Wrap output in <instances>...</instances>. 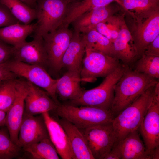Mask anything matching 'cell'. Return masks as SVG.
<instances>
[{
  "instance_id": "1",
  "label": "cell",
  "mask_w": 159,
  "mask_h": 159,
  "mask_svg": "<svg viewBox=\"0 0 159 159\" xmlns=\"http://www.w3.org/2000/svg\"><path fill=\"white\" fill-rule=\"evenodd\" d=\"M158 82L156 79L129 67L114 87V98L111 109L114 117Z\"/></svg>"
},
{
  "instance_id": "2",
  "label": "cell",
  "mask_w": 159,
  "mask_h": 159,
  "mask_svg": "<svg viewBox=\"0 0 159 159\" xmlns=\"http://www.w3.org/2000/svg\"><path fill=\"white\" fill-rule=\"evenodd\" d=\"M155 85L146 90L113 119L112 125L118 142L132 132L138 130L152 102Z\"/></svg>"
},
{
  "instance_id": "3",
  "label": "cell",
  "mask_w": 159,
  "mask_h": 159,
  "mask_svg": "<svg viewBox=\"0 0 159 159\" xmlns=\"http://www.w3.org/2000/svg\"><path fill=\"white\" fill-rule=\"evenodd\" d=\"M129 68L127 65L120 63L112 72L105 77L100 85L90 90H83L77 99L68 101L66 104L77 106H92L111 111L115 86Z\"/></svg>"
},
{
  "instance_id": "4",
  "label": "cell",
  "mask_w": 159,
  "mask_h": 159,
  "mask_svg": "<svg viewBox=\"0 0 159 159\" xmlns=\"http://www.w3.org/2000/svg\"><path fill=\"white\" fill-rule=\"evenodd\" d=\"M54 111L57 116L80 129L111 123L114 118L111 111L92 106L60 103Z\"/></svg>"
},
{
  "instance_id": "5",
  "label": "cell",
  "mask_w": 159,
  "mask_h": 159,
  "mask_svg": "<svg viewBox=\"0 0 159 159\" xmlns=\"http://www.w3.org/2000/svg\"><path fill=\"white\" fill-rule=\"evenodd\" d=\"M37 1L34 35L42 37L61 26L66 15L68 4L64 0Z\"/></svg>"
},
{
  "instance_id": "6",
  "label": "cell",
  "mask_w": 159,
  "mask_h": 159,
  "mask_svg": "<svg viewBox=\"0 0 159 159\" xmlns=\"http://www.w3.org/2000/svg\"><path fill=\"white\" fill-rule=\"evenodd\" d=\"M4 67L17 77L26 79L35 86L43 89L57 104H60L56 93L57 79L52 78L46 69L38 65L30 64L11 59L3 64Z\"/></svg>"
},
{
  "instance_id": "7",
  "label": "cell",
  "mask_w": 159,
  "mask_h": 159,
  "mask_svg": "<svg viewBox=\"0 0 159 159\" xmlns=\"http://www.w3.org/2000/svg\"><path fill=\"white\" fill-rule=\"evenodd\" d=\"M120 64L117 58L100 52L85 48L80 73L81 81L94 82L98 77H105Z\"/></svg>"
},
{
  "instance_id": "8",
  "label": "cell",
  "mask_w": 159,
  "mask_h": 159,
  "mask_svg": "<svg viewBox=\"0 0 159 159\" xmlns=\"http://www.w3.org/2000/svg\"><path fill=\"white\" fill-rule=\"evenodd\" d=\"M80 129L94 159H104L118 142L112 122Z\"/></svg>"
},
{
  "instance_id": "9",
  "label": "cell",
  "mask_w": 159,
  "mask_h": 159,
  "mask_svg": "<svg viewBox=\"0 0 159 159\" xmlns=\"http://www.w3.org/2000/svg\"><path fill=\"white\" fill-rule=\"evenodd\" d=\"M73 32L68 27H60L42 37L48 55L49 67L56 72L62 70V59Z\"/></svg>"
},
{
  "instance_id": "10",
  "label": "cell",
  "mask_w": 159,
  "mask_h": 159,
  "mask_svg": "<svg viewBox=\"0 0 159 159\" xmlns=\"http://www.w3.org/2000/svg\"><path fill=\"white\" fill-rule=\"evenodd\" d=\"M149 157L159 146V91H154L151 103L138 130Z\"/></svg>"
},
{
  "instance_id": "11",
  "label": "cell",
  "mask_w": 159,
  "mask_h": 159,
  "mask_svg": "<svg viewBox=\"0 0 159 159\" xmlns=\"http://www.w3.org/2000/svg\"><path fill=\"white\" fill-rule=\"evenodd\" d=\"M13 59L26 64L49 67L48 57L42 37L34 35L32 40L13 47Z\"/></svg>"
},
{
  "instance_id": "12",
  "label": "cell",
  "mask_w": 159,
  "mask_h": 159,
  "mask_svg": "<svg viewBox=\"0 0 159 159\" xmlns=\"http://www.w3.org/2000/svg\"><path fill=\"white\" fill-rule=\"evenodd\" d=\"M16 97L12 105L6 112L5 126L10 138L17 144L19 129L24 112L25 99L29 86L27 81L16 80Z\"/></svg>"
},
{
  "instance_id": "13",
  "label": "cell",
  "mask_w": 159,
  "mask_h": 159,
  "mask_svg": "<svg viewBox=\"0 0 159 159\" xmlns=\"http://www.w3.org/2000/svg\"><path fill=\"white\" fill-rule=\"evenodd\" d=\"M48 138L47 128L42 114L35 116L24 114L17 143L19 147L23 149Z\"/></svg>"
},
{
  "instance_id": "14",
  "label": "cell",
  "mask_w": 159,
  "mask_h": 159,
  "mask_svg": "<svg viewBox=\"0 0 159 159\" xmlns=\"http://www.w3.org/2000/svg\"><path fill=\"white\" fill-rule=\"evenodd\" d=\"M133 30L131 33L139 58L148 45L159 35V10L142 21L135 23Z\"/></svg>"
},
{
  "instance_id": "15",
  "label": "cell",
  "mask_w": 159,
  "mask_h": 159,
  "mask_svg": "<svg viewBox=\"0 0 159 159\" xmlns=\"http://www.w3.org/2000/svg\"><path fill=\"white\" fill-rule=\"evenodd\" d=\"M121 8L117 3H112L87 11L79 16L71 24L74 31L83 33L93 29L99 23L115 14L120 10Z\"/></svg>"
},
{
  "instance_id": "16",
  "label": "cell",
  "mask_w": 159,
  "mask_h": 159,
  "mask_svg": "<svg viewBox=\"0 0 159 159\" xmlns=\"http://www.w3.org/2000/svg\"><path fill=\"white\" fill-rule=\"evenodd\" d=\"M29 90L25 99L24 113L30 115L54 111L59 104L45 90L28 82Z\"/></svg>"
},
{
  "instance_id": "17",
  "label": "cell",
  "mask_w": 159,
  "mask_h": 159,
  "mask_svg": "<svg viewBox=\"0 0 159 159\" xmlns=\"http://www.w3.org/2000/svg\"><path fill=\"white\" fill-rule=\"evenodd\" d=\"M47 130L49 137L59 155L63 159H74L67 135L58 122L49 112L42 114Z\"/></svg>"
},
{
  "instance_id": "18",
  "label": "cell",
  "mask_w": 159,
  "mask_h": 159,
  "mask_svg": "<svg viewBox=\"0 0 159 159\" xmlns=\"http://www.w3.org/2000/svg\"><path fill=\"white\" fill-rule=\"evenodd\" d=\"M113 57L127 65L138 58L133 37L125 21L112 43Z\"/></svg>"
},
{
  "instance_id": "19",
  "label": "cell",
  "mask_w": 159,
  "mask_h": 159,
  "mask_svg": "<svg viewBox=\"0 0 159 159\" xmlns=\"http://www.w3.org/2000/svg\"><path fill=\"white\" fill-rule=\"evenodd\" d=\"M85 52L81 33L73 31L69 44L62 59V69L64 68L67 71L80 73Z\"/></svg>"
},
{
  "instance_id": "20",
  "label": "cell",
  "mask_w": 159,
  "mask_h": 159,
  "mask_svg": "<svg viewBox=\"0 0 159 159\" xmlns=\"http://www.w3.org/2000/svg\"><path fill=\"white\" fill-rule=\"evenodd\" d=\"M57 120L67 135L74 159H94L80 129L64 118Z\"/></svg>"
},
{
  "instance_id": "21",
  "label": "cell",
  "mask_w": 159,
  "mask_h": 159,
  "mask_svg": "<svg viewBox=\"0 0 159 159\" xmlns=\"http://www.w3.org/2000/svg\"><path fill=\"white\" fill-rule=\"evenodd\" d=\"M80 73L67 71L57 79L56 93L62 101H70L77 99L83 90L81 87Z\"/></svg>"
},
{
  "instance_id": "22",
  "label": "cell",
  "mask_w": 159,
  "mask_h": 159,
  "mask_svg": "<svg viewBox=\"0 0 159 159\" xmlns=\"http://www.w3.org/2000/svg\"><path fill=\"white\" fill-rule=\"evenodd\" d=\"M117 145L121 159H150L138 130L130 132L124 139L118 142Z\"/></svg>"
},
{
  "instance_id": "23",
  "label": "cell",
  "mask_w": 159,
  "mask_h": 159,
  "mask_svg": "<svg viewBox=\"0 0 159 159\" xmlns=\"http://www.w3.org/2000/svg\"><path fill=\"white\" fill-rule=\"evenodd\" d=\"M120 6L138 23L159 10V0H121Z\"/></svg>"
},
{
  "instance_id": "24",
  "label": "cell",
  "mask_w": 159,
  "mask_h": 159,
  "mask_svg": "<svg viewBox=\"0 0 159 159\" xmlns=\"http://www.w3.org/2000/svg\"><path fill=\"white\" fill-rule=\"evenodd\" d=\"M36 27V23L25 24L17 22L0 27V39L13 47L17 46L26 41Z\"/></svg>"
},
{
  "instance_id": "25",
  "label": "cell",
  "mask_w": 159,
  "mask_h": 159,
  "mask_svg": "<svg viewBox=\"0 0 159 159\" xmlns=\"http://www.w3.org/2000/svg\"><path fill=\"white\" fill-rule=\"evenodd\" d=\"M121 0H82L68 5L67 13L60 27H69L80 16L95 8L104 6L114 2L119 5Z\"/></svg>"
},
{
  "instance_id": "26",
  "label": "cell",
  "mask_w": 159,
  "mask_h": 159,
  "mask_svg": "<svg viewBox=\"0 0 159 159\" xmlns=\"http://www.w3.org/2000/svg\"><path fill=\"white\" fill-rule=\"evenodd\" d=\"M81 35L86 49L113 57L112 43L95 29L90 30Z\"/></svg>"
},
{
  "instance_id": "27",
  "label": "cell",
  "mask_w": 159,
  "mask_h": 159,
  "mask_svg": "<svg viewBox=\"0 0 159 159\" xmlns=\"http://www.w3.org/2000/svg\"><path fill=\"white\" fill-rule=\"evenodd\" d=\"M32 159H59L57 152L49 138L22 149Z\"/></svg>"
},
{
  "instance_id": "28",
  "label": "cell",
  "mask_w": 159,
  "mask_h": 159,
  "mask_svg": "<svg viewBox=\"0 0 159 159\" xmlns=\"http://www.w3.org/2000/svg\"><path fill=\"white\" fill-rule=\"evenodd\" d=\"M0 1L20 22L28 24L36 19L35 9L19 0H0Z\"/></svg>"
},
{
  "instance_id": "29",
  "label": "cell",
  "mask_w": 159,
  "mask_h": 159,
  "mask_svg": "<svg viewBox=\"0 0 159 159\" xmlns=\"http://www.w3.org/2000/svg\"><path fill=\"white\" fill-rule=\"evenodd\" d=\"M124 14L110 16L96 25L93 29L108 38L113 43L117 37L125 21Z\"/></svg>"
},
{
  "instance_id": "30",
  "label": "cell",
  "mask_w": 159,
  "mask_h": 159,
  "mask_svg": "<svg viewBox=\"0 0 159 159\" xmlns=\"http://www.w3.org/2000/svg\"><path fill=\"white\" fill-rule=\"evenodd\" d=\"M21 148L10 138L6 127L0 129V159H11L20 155Z\"/></svg>"
},
{
  "instance_id": "31",
  "label": "cell",
  "mask_w": 159,
  "mask_h": 159,
  "mask_svg": "<svg viewBox=\"0 0 159 159\" xmlns=\"http://www.w3.org/2000/svg\"><path fill=\"white\" fill-rule=\"evenodd\" d=\"M136 63V71L158 79L159 78V56L143 54Z\"/></svg>"
},
{
  "instance_id": "32",
  "label": "cell",
  "mask_w": 159,
  "mask_h": 159,
  "mask_svg": "<svg viewBox=\"0 0 159 159\" xmlns=\"http://www.w3.org/2000/svg\"><path fill=\"white\" fill-rule=\"evenodd\" d=\"M16 79L7 80L0 86V110L6 112L16 97Z\"/></svg>"
},
{
  "instance_id": "33",
  "label": "cell",
  "mask_w": 159,
  "mask_h": 159,
  "mask_svg": "<svg viewBox=\"0 0 159 159\" xmlns=\"http://www.w3.org/2000/svg\"><path fill=\"white\" fill-rule=\"evenodd\" d=\"M20 22L11 14L9 9L0 1V28Z\"/></svg>"
},
{
  "instance_id": "34",
  "label": "cell",
  "mask_w": 159,
  "mask_h": 159,
  "mask_svg": "<svg viewBox=\"0 0 159 159\" xmlns=\"http://www.w3.org/2000/svg\"><path fill=\"white\" fill-rule=\"evenodd\" d=\"M13 46L0 39V64H4L12 57Z\"/></svg>"
},
{
  "instance_id": "35",
  "label": "cell",
  "mask_w": 159,
  "mask_h": 159,
  "mask_svg": "<svg viewBox=\"0 0 159 159\" xmlns=\"http://www.w3.org/2000/svg\"><path fill=\"white\" fill-rule=\"evenodd\" d=\"M143 54L159 56V35L148 45Z\"/></svg>"
},
{
  "instance_id": "36",
  "label": "cell",
  "mask_w": 159,
  "mask_h": 159,
  "mask_svg": "<svg viewBox=\"0 0 159 159\" xmlns=\"http://www.w3.org/2000/svg\"><path fill=\"white\" fill-rule=\"evenodd\" d=\"M17 76L7 69L3 64H0V83L10 80L15 79Z\"/></svg>"
},
{
  "instance_id": "37",
  "label": "cell",
  "mask_w": 159,
  "mask_h": 159,
  "mask_svg": "<svg viewBox=\"0 0 159 159\" xmlns=\"http://www.w3.org/2000/svg\"><path fill=\"white\" fill-rule=\"evenodd\" d=\"M117 143L106 155L104 159H121V154Z\"/></svg>"
},
{
  "instance_id": "38",
  "label": "cell",
  "mask_w": 159,
  "mask_h": 159,
  "mask_svg": "<svg viewBox=\"0 0 159 159\" xmlns=\"http://www.w3.org/2000/svg\"><path fill=\"white\" fill-rule=\"evenodd\" d=\"M6 112L0 110V129L5 126Z\"/></svg>"
},
{
  "instance_id": "39",
  "label": "cell",
  "mask_w": 159,
  "mask_h": 159,
  "mask_svg": "<svg viewBox=\"0 0 159 159\" xmlns=\"http://www.w3.org/2000/svg\"><path fill=\"white\" fill-rule=\"evenodd\" d=\"M150 159H159V146L152 151L150 155Z\"/></svg>"
},
{
  "instance_id": "40",
  "label": "cell",
  "mask_w": 159,
  "mask_h": 159,
  "mask_svg": "<svg viewBox=\"0 0 159 159\" xmlns=\"http://www.w3.org/2000/svg\"><path fill=\"white\" fill-rule=\"evenodd\" d=\"M23 2L29 6L34 8L35 7V8L37 4V0H19ZM35 9V8H34Z\"/></svg>"
},
{
  "instance_id": "41",
  "label": "cell",
  "mask_w": 159,
  "mask_h": 159,
  "mask_svg": "<svg viewBox=\"0 0 159 159\" xmlns=\"http://www.w3.org/2000/svg\"><path fill=\"white\" fill-rule=\"evenodd\" d=\"M68 4L71 3L75 2L82 1V0H64Z\"/></svg>"
},
{
  "instance_id": "42",
  "label": "cell",
  "mask_w": 159,
  "mask_h": 159,
  "mask_svg": "<svg viewBox=\"0 0 159 159\" xmlns=\"http://www.w3.org/2000/svg\"><path fill=\"white\" fill-rule=\"evenodd\" d=\"M2 83H0V86L1 85V84H2Z\"/></svg>"
}]
</instances>
